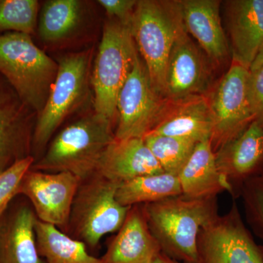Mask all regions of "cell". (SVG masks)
Masks as SVG:
<instances>
[{"label":"cell","instance_id":"1","mask_svg":"<svg viewBox=\"0 0 263 263\" xmlns=\"http://www.w3.org/2000/svg\"><path fill=\"white\" fill-rule=\"evenodd\" d=\"M141 205L162 253L181 263H198L197 238L202 227L219 215L216 197L181 195Z\"/></svg>","mask_w":263,"mask_h":263},{"label":"cell","instance_id":"13","mask_svg":"<svg viewBox=\"0 0 263 263\" xmlns=\"http://www.w3.org/2000/svg\"><path fill=\"white\" fill-rule=\"evenodd\" d=\"M205 58L181 26L170 54L166 72L165 99L177 102L202 95L211 80Z\"/></svg>","mask_w":263,"mask_h":263},{"label":"cell","instance_id":"7","mask_svg":"<svg viewBox=\"0 0 263 263\" xmlns=\"http://www.w3.org/2000/svg\"><path fill=\"white\" fill-rule=\"evenodd\" d=\"M119 186L97 174L81 181L66 234L94 249L104 235L119 231L131 208L118 202L116 194Z\"/></svg>","mask_w":263,"mask_h":263},{"label":"cell","instance_id":"28","mask_svg":"<svg viewBox=\"0 0 263 263\" xmlns=\"http://www.w3.org/2000/svg\"><path fill=\"white\" fill-rule=\"evenodd\" d=\"M34 162V157L30 156L0 173V218L18 196L20 183Z\"/></svg>","mask_w":263,"mask_h":263},{"label":"cell","instance_id":"10","mask_svg":"<svg viewBox=\"0 0 263 263\" xmlns=\"http://www.w3.org/2000/svg\"><path fill=\"white\" fill-rule=\"evenodd\" d=\"M249 70L233 62L210 102L214 152L240 134L254 119L248 95Z\"/></svg>","mask_w":263,"mask_h":263},{"label":"cell","instance_id":"19","mask_svg":"<svg viewBox=\"0 0 263 263\" xmlns=\"http://www.w3.org/2000/svg\"><path fill=\"white\" fill-rule=\"evenodd\" d=\"M173 103L174 105L168 110H163L150 133L176 137L197 143L211 141L214 118L209 100L199 95Z\"/></svg>","mask_w":263,"mask_h":263},{"label":"cell","instance_id":"16","mask_svg":"<svg viewBox=\"0 0 263 263\" xmlns=\"http://www.w3.org/2000/svg\"><path fill=\"white\" fill-rule=\"evenodd\" d=\"M162 253L151 233L141 205L129 209L125 221L109 241L102 263H152Z\"/></svg>","mask_w":263,"mask_h":263},{"label":"cell","instance_id":"5","mask_svg":"<svg viewBox=\"0 0 263 263\" xmlns=\"http://www.w3.org/2000/svg\"><path fill=\"white\" fill-rule=\"evenodd\" d=\"M131 23L109 18L91 72L95 114L114 124L118 96L133 70L138 56Z\"/></svg>","mask_w":263,"mask_h":263},{"label":"cell","instance_id":"14","mask_svg":"<svg viewBox=\"0 0 263 263\" xmlns=\"http://www.w3.org/2000/svg\"><path fill=\"white\" fill-rule=\"evenodd\" d=\"M37 220L27 199L15 197L0 218V263H46L38 253Z\"/></svg>","mask_w":263,"mask_h":263},{"label":"cell","instance_id":"15","mask_svg":"<svg viewBox=\"0 0 263 263\" xmlns=\"http://www.w3.org/2000/svg\"><path fill=\"white\" fill-rule=\"evenodd\" d=\"M216 164L234 190L263 171V122L254 119L215 152Z\"/></svg>","mask_w":263,"mask_h":263},{"label":"cell","instance_id":"2","mask_svg":"<svg viewBox=\"0 0 263 263\" xmlns=\"http://www.w3.org/2000/svg\"><path fill=\"white\" fill-rule=\"evenodd\" d=\"M114 124L93 110L63 128L30 169L69 172L81 181L91 177L96 174L105 149L115 139Z\"/></svg>","mask_w":263,"mask_h":263},{"label":"cell","instance_id":"6","mask_svg":"<svg viewBox=\"0 0 263 263\" xmlns=\"http://www.w3.org/2000/svg\"><path fill=\"white\" fill-rule=\"evenodd\" d=\"M182 25L177 1H138L132 18V34L152 86L162 98H165L170 54Z\"/></svg>","mask_w":263,"mask_h":263},{"label":"cell","instance_id":"23","mask_svg":"<svg viewBox=\"0 0 263 263\" xmlns=\"http://www.w3.org/2000/svg\"><path fill=\"white\" fill-rule=\"evenodd\" d=\"M179 177L167 173L146 175L119 184L116 197L126 207L160 201L181 195Z\"/></svg>","mask_w":263,"mask_h":263},{"label":"cell","instance_id":"11","mask_svg":"<svg viewBox=\"0 0 263 263\" xmlns=\"http://www.w3.org/2000/svg\"><path fill=\"white\" fill-rule=\"evenodd\" d=\"M81 179L71 173L30 169L19 186L18 195L30 202L38 220L67 233L72 202Z\"/></svg>","mask_w":263,"mask_h":263},{"label":"cell","instance_id":"30","mask_svg":"<svg viewBox=\"0 0 263 263\" xmlns=\"http://www.w3.org/2000/svg\"><path fill=\"white\" fill-rule=\"evenodd\" d=\"M99 4L106 11L109 18L130 24L138 1L136 0H99Z\"/></svg>","mask_w":263,"mask_h":263},{"label":"cell","instance_id":"18","mask_svg":"<svg viewBox=\"0 0 263 263\" xmlns=\"http://www.w3.org/2000/svg\"><path fill=\"white\" fill-rule=\"evenodd\" d=\"M233 62L250 68L263 46V0H235L228 8Z\"/></svg>","mask_w":263,"mask_h":263},{"label":"cell","instance_id":"22","mask_svg":"<svg viewBox=\"0 0 263 263\" xmlns=\"http://www.w3.org/2000/svg\"><path fill=\"white\" fill-rule=\"evenodd\" d=\"M35 234L38 253L46 263H102L88 252L84 243L56 226L37 219Z\"/></svg>","mask_w":263,"mask_h":263},{"label":"cell","instance_id":"9","mask_svg":"<svg viewBox=\"0 0 263 263\" xmlns=\"http://www.w3.org/2000/svg\"><path fill=\"white\" fill-rule=\"evenodd\" d=\"M164 98L151 83L146 66L137 57L117 99V139L144 138L153 130L164 108Z\"/></svg>","mask_w":263,"mask_h":263},{"label":"cell","instance_id":"27","mask_svg":"<svg viewBox=\"0 0 263 263\" xmlns=\"http://www.w3.org/2000/svg\"><path fill=\"white\" fill-rule=\"evenodd\" d=\"M241 189L249 224L263 239V171L246 181Z\"/></svg>","mask_w":263,"mask_h":263},{"label":"cell","instance_id":"29","mask_svg":"<svg viewBox=\"0 0 263 263\" xmlns=\"http://www.w3.org/2000/svg\"><path fill=\"white\" fill-rule=\"evenodd\" d=\"M248 95L254 119L263 122V68L249 71Z\"/></svg>","mask_w":263,"mask_h":263},{"label":"cell","instance_id":"20","mask_svg":"<svg viewBox=\"0 0 263 263\" xmlns=\"http://www.w3.org/2000/svg\"><path fill=\"white\" fill-rule=\"evenodd\" d=\"M186 32L196 39L209 58L216 63L228 55V41L221 26L219 5L215 0L177 1Z\"/></svg>","mask_w":263,"mask_h":263},{"label":"cell","instance_id":"12","mask_svg":"<svg viewBox=\"0 0 263 263\" xmlns=\"http://www.w3.org/2000/svg\"><path fill=\"white\" fill-rule=\"evenodd\" d=\"M37 117L0 75V173L32 156Z\"/></svg>","mask_w":263,"mask_h":263},{"label":"cell","instance_id":"3","mask_svg":"<svg viewBox=\"0 0 263 263\" xmlns=\"http://www.w3.org/2000/svg\"><path fill=\"white\" fill-rule=\"evenodd\" d=\"M92 49L70 53L58 62L47 102L38 114L32 140L34 162L41 157L57 129L91 97Z\"/></svg>","mask_w":263,"mask_h":263},{"label":"cell","instance_id":"21","mask_svg":"<svg viewBox=\"0 0 263 263\" xmlns=\"http://www.w3.org/2000/svg\"><path fill=\"white\" fill-rule=\"evenodd\" d=\"M178 177L181 195L187 198H213L224 192L234 193L232 185L218 169L210 140L197 143Z\"/></svg>","mask_w":263,"mask_h":263},{"label":"cell","instance_id":"8","mask_svg":"<svg viewBox=\"0 0 263 263\" xmlns=\"http://www.w3.org/2000/svg\"><path fill=\"white\" fill-rule=\"evenodd\" d=\"M198 263H263V250L255 243L236 203L202 227L197 241Z\"/></svg>","mask_w":263,"mask_h":263},{"label":"cell","instance_id":"32","mask_svg":"<svg viewBox=\"0 0 263 263\" xmlns=\"http://www.w3.org/2000/svg\"><path fill=\"white\" fill-rule=\"evenodd\" d=\"M152 263H181L179 261L175 260V259L171 258L168 256L163 253H160L157 256V258L155 259Z\"/></svg>","mask_w":263,"mask_h":263},{"label":"cell","instance_id":"31","mask_svg":"<svg viewBox=\"0 0 263 263\" xmlns=\"http://www.w3.org/2000/svg\"><path fill=\"white\" fill-rule=\"evenodd\" d=\"M261 68H263V46L252 62L249 71L257 70Z\"/></svg>","mask_w":263,"mask_h":263},{"label":"cell","instance_id":"25","mask_svg":"<svg viewBox=\"0 0 263 263\" xmlns=\"http://www.w3.org/2000/svg\"><path fill=\"white\" fill-rule=\"evenodd\" d=\"M143 139L164 172L177 176L197 144L190 140L155 133H149Z\"/></svg>","mask_w":263,"mask_h":263},{"label":"cell","instance_id":"4","mask_svg":"<svg viewBox=\"0 0 263 263\" xmlns=\"http://www.w3.org/2000/svg\"><path fill=\"white\" fill-rule=\"evenodd\" d=\"M58 68V62L36 46L32 36L0 34V75L37 116L47 102Z\"/></svg>","mask_w":263,"mask_h":263},{"label":"cell","instance_id":"24","mask_svg":"<svg viewBox=\"0 0 263 263\" xmlns=\"http://www.w3.org/2000/svg\"><path fill=\"white\" fill-rule=\"evenodd\" d=\"M82 5V2L79 0L46 2L37 24V30L41 40L56 43L69 37L81 23Z\"/></svg>","mask_w":263,"mask_h":263},{"label":"cell","instance_id":"17","mask_svg":"<svg viewBox=\"0 0 263 263\" xmlns=\"http://www.w3.org/2000/svg\"><path fill=\"white\" fill-rule=\"evenodd\" d=\"M163 172L143 138H115L102 156L96 174L121 184L140 176Z\"/></svg>","mask_w":263,"mask_h":263},{"label":"cell","instance_id":"26","mask_svg":"<svg viewBox=\"0 0 263 263\" xmlns=\"http://www.w3.org/2000/svg\"><path fill=\"white\" fill-rule=\"evenodd\" d=\"M39 6L37 0H0V34L32 36L37 29Z\"/></svg>","mask_w":263,"mask_h":263}]
</instances>
